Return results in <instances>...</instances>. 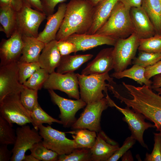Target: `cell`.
<instances>
[{
    "instance_id": "cell-10",
    "label": "cell",
    "mask_w": 161,
    "mask_h": 161,
    "mask_svg": "<svg viewBox=\"0 0 161 161\" xmlns=\"http://www.w3.org/2000/svg\"><path fill=\"white\" fill-rule=\"evenodd\" d=\"M38 131L34 127L31 129L27 124L17 128L11 161H23L26 151L35 143L42 141V137Z\"/></svg>"
},
{
    "instance_id": "cell-50",
    "label": "cell",
    "mask_w": 161,
    "mask_h": 161,
    "mask_svg": "<svg viewBox=\"0 0 161 161\" xmlns=\"http://www.w3.org/2000/svg\"><path fill=\"white\" fill-rule=\"evenodd\" d=\"M153 89L154 90L156 91L158 93V94L159 95H161V87L155 89Z\"/></svg>"
},
{
    "instance_id": "cell-14",
    "label": "cell",
    "mask_w": 161,
    "mask_h": 161,
    "mask_svg": "<svg viewBox=\"0 0 161 161\" xmlns=\"http://www.w3.org/2000/svg\"><path fill=\"white\" fill-rule=\"evenodd\" d=\"M22 35L16 30L7 39H3L0 46V66L18 62L21 56Z\"/></svg>"
},
{
    "instance_id": "cell-36",
    "label": "cell",
    "mask_w": 161,
    "mask_h": 161,
    "mask_svg": "<svg viewBox=\"0 0 161 161\" xmlns=\"http://www.w3.org/2000/svg\"><path fill=\"white\" fill-rule=\"evenodd\" d=\"M58 161H92L90 148H77L68 154L59 155Z\"/></svg>"
},
{
    "instance_id": "cell-37",
    "label": "cell",
    "mask_w": 161,
    "mask_h": 161,
    "mask_svg": "<svg viewBox=\"0 0 161 161\" xmlns=\"http://www.w3.org/2000/svg\"><path fill=\"white\" fill-rule=\"evenodd\" d=\"M137 57L133 59L132 63L144 68L152 65L161 60V53L139 51Z\"/></svg>"
},
{
    "instance_id": "cell-7",
    "label": "cell",
    "mask_w": 161,
    "mask_h": 161,
    "mask_svg": "<svg viewBox=\"0 0 161 161\" xmlns=\"http://www.w3.org/2000/svg\"><path fill=\"white\" fill-rule=\"evenodd\" d=\"M38 130L44 145L59 155L69 154L77 148L74 140L67 138L66 132L56 130L50 126L43 125L39 126Z\"/></svg>"
},
{
    "instance_id": "cell-15",
    "label": "cell",
    "mask_w": 161,
    "mask_h": 161,
    "mask_svg": "<svg viewBox=\"0 0 161 161\" xmlns=\"http://www.w3.org/2000/svg\"><path fill=\"white\" fill-rule=\"evenodd\" d=\"M117 40L96 34H73L63 39L73 43L76 47V52L84 51L103 45L114 46Z\"/></svg>"
},
{
    "instance_id": "cell-6",
    "label": "cell",
    "mask_w": 161,
    "mask_h": 161,
    "mask_svg": "<svg viewBox=\"0 0 161 161\" xmlns=\"http://www.w3.org/2000/svg\"><path fill=\"white\" fill-rule=\"evenodd\" d=\"M110 106L106 97L96 102L87 104L80 117L71 127L73 129H86L98 133L100 131L101 116L103 112Z\"/></svg>"
},
{
    "instance_id": "cell-31",
    "label": "cell",
    "mask_w": 161,
    "mask_h": 161,
    "mask_svg": "<svg viewBox=\"0 0 161 161\" xmlns=\"http://www.w3.org/2000/svg\"><path fill=\"white\" fill-rule=\"evenodd\" d=\"M13 125L0 116V144H14L16 138V131Z\"/></svg>"
},
{
    "instance_id": "cell-39",
    "label": "cell",
    "mask_w": 161,
    "mask_h": 161,
    "mask_svg": "<svg viewBox=\"0 0 161 161\" xmlns=\"http://www.w3.org/2000/svg\"><path fill=\"white\" fill-rule=\"evenodd\" d=\"M136 140L131 135L126 139L122 146L114 153L107 161H117L122 157L135 143Z\"/></svg>"
},
{
    "instance_id": "cell-16",
    "label": "cell",
    "mask_w": 161,
    "mask_h": 161,
    "mask_svg": "<svg viewBox=\"0 0 161 161\" xmlns=\"http://www.w3.org/2000/svg\"><path fill=\"white\" fill-rule=\"evenodd\" d=\"M130 14L134 32L139 39L148 38L156 34L152 22L141 6L131 8Z\"/></svg>"
},
{
    "instance_id": "cell-17",
    "label": "cell",
    "mask_w": 161,
    "mask_h": 161,
    "mask_svg": "<svg viewBox=\"0 0 161 161\" xmlns=\"http://www.w3.org/2000/svg\"><path fill=\"white\" fill-rule=\"evenodd\" d=\"M113 47L101 50L95 58L82 70L81 74H102L109 72L114 69Z\"/></svg>"
},
{
    "instance_id": "cell-42",
    "label": "cell",
    "mask_w": 161,
    "mask_h": 161,
    "mask_svg": "<svg viewBox=\"0 0 161 161\" xmlns=\"http://www.w3.org/2000/svg\"><path fill=\"white\" fill-rule=\"evenodd\" d=\"M160 74H161V60L152 65L145 68V76L148 80Z\"/></svg>"
},
{
    "instance_id": "cell-9",
    "label": "cell",
    "mask_w": 161,
    "mask_h": 161,
    "mask_svg": "<svg viewBox=\"0 0 161 161\" xmlns=\"http://www.w3.org/2000/svg\"><path fill=\"white\" fill-rule=\"evenodd\" d=\"M47 16L44 13L35 10L24 4L17 12L16 30L22 36L37 38L39 27Z\"/></svg>"
},
{
    "instance_id": "cell-44",
    "label": "cell",
    "mask_w": 161,
    "mask_h": 161,
    "mask_svg": "<svg viewBox=\"0 0 161 161\" xmlns=\"http://www.w3.org/2000/svg\"><path fill=\"white\" fill-rule=\"evenodd\" d=\"M6 144H0V161L10 160L12 155V150H9Z\"/></svg>"
},
{
    "instance_id": "cell-18",
    "label": "cell",
    "mask_w": 161,
    "mask_h": 161,
    "mask_svg": "<svg viewBox=\"0 0 161 161\" xmlns=\"http://www.w3.org/2000/svg\"><path fill=\"white\" fill-rule=\"evenodd\" d=\"M67 4L60 3L55 13L47 16V22L43 30L37 38L45 44L56 40V34L64 17Z\"/></svg>"
},
{
    "instance_id": "cell-23",
    "label": "cell",
    "mask_w": 161,
    "mask_h": 161,
    "mask_svg": "<svg viewBox=\"0 0 161 161\" xmlns=\"http://www.w3.org/2000/svg\"><path fill=\"white\" fill-rule=\"evenodd\" d=\"M93 57V55L91 54L62 56L56 72L61 74L74 72Z\"/></svg>"
},
{
    "instance_id": "cell-38",
    "label": "cell",
    "mask_w": 161,
    "mask_h": 161,
    "mask_svg": "<svg viewBox=\"0 0 161 161\" xmlns=\"http://www.w3.org/2000/svg\"><path fill=\"white\" fill-rule=\"evenodd\" d=\"M154 134V144L151 154L147 153L144 160L161 161V134L160 133Z\"/></svg>"
},
{
    "instance_id": "cell-32",
    "label": "cell",
    "mask_w": 161,
    "mask_h": 161,
    "mask_svg": "<svg viewBox=\"0 0 161 161\" xmlns=\"http://www.w3.org/2000/svg\"><path fill=\"white\" fill-rule=\"evenodd\" d=\"M139 51L161 53V35L155 34L153 36L139 39Z\"/></svg>"
},
{
    "instance_id": "cell-2",
    "label": "cell",
    "mask_w": 161,
    "mask_h": 161,
    "mask_svg": "<svg viewBox=\"0 0 161 161\" xmlns=\"http://www.w3.org/2000/svg\"><path fill=\"white\" fill-rule=\"evenodd\" d=\"M130 9L118 1L108 19L95 34L116 39L130 36L134 32L130 16Z\"/></svg>"
},
{
    "instance_id": "cell-47",
    "label": "cell",
    "mask_w": 161,
    "mask_h": 161,
    "mask_svg": "<svg viewBox=\"0 0 161 161\" xmlns=\"http://www.w3.org/2000/svg\"><path fill=\"white\" fill-rule=\"evenodd\" d=\"M161 87V74L157 75L153 77L151 89H153Z\"/></svg>"
},
{
    "instance_id": "cell-46",
    "label": "cell",
    "mask_w": 161,
    "mask_h": 161,
    "mask_svg": "<svg viewBox=\"0 0 161 161\" xmlns=\"http://www.w3.org/2000/svg\"><path fill=\"white\" fill-rule=\"evenodd\" d=\"M142 0H119L126 6L131 8L139 7L141 6Z\"/></svg>"
},
{
    "instance_id": "cell-41",
    "label": "cell",
    "mask_w": 161,
    "mask_h": 161,
    "mask_svg": "<svg viewBox=\"0 0 161 161\" xmlns=\"http://www.w3.org/2000/svg\"><path fill=\"white\" fill-rule=\"evenodd\" d=\"M43 13L47 16L54 13L55 8L58 4L64 2L66 0H41Z\"/></svg>"
},
{
    "instance_id": "cell-4",
    "label": "cell",
    "mask_w": 161,
    "mask_h": 161,
    "mask_svg": "<svg viewBox=\"0 0 161 161\" xmlns=\"http://www.w3.org/2000/svg\"><path fill=\"white\" fill-rule=\"evenodd\" d=\"M139 39L134 32L126 38L117 40L113 51L114 72L122 71L131 64L138 49Z\"/></svg>"
},
{
    "instance_id": "cell-33",
    "label": "cell",
    "mask_w": 161,
    "mask_h": 161,
    "mask_svg": "<svg viewBox=\"0 0 161 161\" xmlns=\"http://www.w3.org/2000/svg\"><path fill=\"white\" fill-rule=\"evenodd\" d=\"M49 74L44 69L40 68L36 70L23 85L29 88L40 90L48 79Z\"/></svg>"
},
{
    "instance_id": "cell-51",
    "label": "cell",
    "mask_w": 161,
    "mask_h": 161,
    "mask_svg": "<svg viewBox=\"0 0 161 161\" xmlns=\"http://www.w3.org/2000/svg\"><path fill=\"white\" fill-rule=\"evenodd\" d=\"M156 130L157 131H160V133L161 134V126H160L156 128Z\"/></svg>"
},
{
    "instance_id": "cell-27",
    "label": "cell",
    "mask_w": 161,
    "mask_h": 161,
    "mask_svg": "<svg viewBox=\"0 0 161 161\" xmlns=\"http://www.w3.org/2000/svg\"><path fill=\"white\" fill-rule=\"evenodd\" d=\"M78 130L76 131L66 132L75 134H72V137L76 148H91L94 145L97 137L96 132L86 129Z\"/></svg>"
},
{
    "instance_id": "cell-30",
    "label": "cell",
    "mask_w": 161,
    "mask_h": 161,
    "mask_svg": "<svg viewBox=\"0 0 161 161\" xmlns=\"http://www.w3.org/2000/svg\"><path fill=\"white\" fill-rule=\"evenodd\" d=\"M35 158L40 161H58L59 155L45 147L42 142L35 143L29 150Z\"/></svg>"
},
{
    "instance_id": "cell-43",
    "label": "cell",
    "mask_w": 161,
    "mask_h": 161,
    "mask_svg": "<svg viewBox=\"0 0 161 161\" xmlns=\"http://www.w3.org/2000/svg\"><path fill=\"white\" fill-rule=\"evenodd\" d=\"M24 4L23 0H0V6H10L17 12L22 8Z\"/></svg>"
},
{
    "instance_id": "cell-52",
    "label": "cell",
    "mask_w": 161,
    "mask_h": 161,
    "mask_svg": "<svg viewBox=\"0 0 161 161\" xmlns=\"http://www.w3.org/2000/svg\"><path fill=\"white\" fill-rule=\"evenodd\" d=\"M159 1H160V4L161 7V0H159Z\"/></svg>"
},
{
    "instance_id": "cell-34",
    "label": "cell",
    "mask_w": 161,
    "mask_h": 161,
    "mask_svg": "<svg viewBox=\"0 0 161 161\" xmlns=\"http://www.w3.org/2000/svg\"><path fill=\"white\" fill-rule=\"evenodd\" d=\"M38 90L29 88L25 86L20 94L21 102L28 111L32 112L39 104L38 101Z\"/></svg>"
},
{
    "instance_id": "cell-19",
    "label": "cell",
    "mask_w": 161,
    "mask_h": 161,
    "mask_svg": "<svg viewBox=\"0 0 161 161\" xmlns=\"http://www.w3.org/2000/svg\"><path fill=\"white\" fill-rule=\"evenodd\" d=\"M57 41L55 40L45 44L38 61L41 68L49 74L55 72L62 57L58 48Z\"/></svg>"
},
{
    "instance_id": "cell-8",
    "label": "cell",
    "mask_w": 161,
    "mask_h": 161,
    "mask_svg": "<svg viewBox=\"0 0 161 161\" xmlns=\"http://www.w3.org/2000/svg\"><path fill=\"white\" fill-rule=\"evenodd\" d=\"M106 97L108 100L110 107H115L124 116L123 120L127 123L131 132V136L143 147L148 149L145 143L143 135L144 131L150 128H155V125L145 122V116L142 114L126 107L125 108L117 106L111 99L108 94Z\"/></svg>"
},
{
    "instance_id": "cell-21",
    "label": "cell",
    "mask_w": 161,
    "mask_h": 161,
    "mask_svg": "<svg viewBox=\"0 0 161 161\" xmlns=\"http://www.w3.org/2000/svg\"><path fill=\"white\" fill-rule=\"evenodd\" d=\"M23 47L18 61L26 62H38L40 53L45 44L36 38L22 36Z\"/></svg>"
},
{
    "instance_id": "cell-24",
    "label": "cell",
    "mask_w": 161,
    "mask_h": 161,
    "mask_svg": "<svg viewBox=\"0 0 161 161\" xmlns=\"http://www.w3.org/2000/svg\"><path fill=\"white\" fill-rule=\"evenodd\" d=\"M1 31L9 38L16 30L17 11L8 6H0Z\"/></svg>"
},
{
    "instance_id": "cell-40",
    "label": "cell",
    "mask_w": 161,
    "mask_h": 161,
    "mask_svg": "<svg viewBox=\"0 0 161 161\" xmlns=\"http://www.w3.org/2000/svg\"><path fill=\"white\" fill-rule=\"evenodd\" d=\"M57 45L59 51L62 56L76 53V47L72 43L64 40L57 41Z\"/></svg>"
},
{
    "instance_id": "cell-26",
    "label": "cell",
    "mask_w": 161,
    "mask_h": 161,
    "mask_svg": "<svg viewBox=\"0 0 161 161\" xmlns=\"http://www.w3.org/2000/svg\"><path fill=\"white\" fill-rule=\"evenodd\" d=\"M141 7L152 22L156 34L161 35V7L159 0H142Z\"/></svg>"
},
{
    "instance_id": "cell-22",
    "label": "cell",
    "mask_w": 161,
    "mask_h": 161,
    "mask_svg": "<svg viewBox=\"0 0 161 161\" xmlns=\"http://www.w3.org/2000/svg\"><path fill=\"white\" fill-rule=\"evenodd\" d=\"M119 148L118 144L114 145L106 142L97 133L95 142L90 148L92 161H107Z\"/></svg>"
},
{
    "instance_id": "cell-35",
    "label": "cell",
    "mask_w": 161,
    "mask_h": 161,
    "mask_svg": "<svg viewBox=\"0 0 161 161\" xmlns=\"http://www.w3.org/2000/svg\"><path fill=\"white\" fill-rule=\"evenodd\" d=\"M18 75L20 83H23L41 67L38 62H17Z\"/></svg>"
},
{
    "instance_id": "cell-3",
    "label": "cell",
    "mask_w": 161,
    "mask_h": 161,
    "mask_svg": "<svg viewBox=\"0 0 161 161\" xmlns=\"http://www.w3.org/2000/svg\"><path fill=\"white\" fill-rule=\"evenodd\" d=\"M80 89V98L87 104L98 101L104 97L102 91L107 93L112 86L106 83H115L109 73L85 75L77 73Z\"/></svg>"
},
{
    "instance_id": "cell-28",
    "label": "cell",
    "mask_w": 161,
    "mask_h": 161,
    "mask_svg": "<svg viewBox=\"0 0 161 161\" xmlns=\"http://www.w3.org/2000/svg\"><path fill=\"white\" fill-rule=\"evenodd\" d=\"M143 115L146 119L154 123L156 128L161 126V95L155 97L149 101Z\"/></svg>"
},
{
    "instance_id": "cell-11",
    "label": "cell",
    "mask_w": 161,
    "mask_h": 161,
    "mask_svg": "<svg viewBox=\"0 0 161 161\" xmlns=\"http://www.w3.org/2000/svg\"><path fill=\"white\" fill-rule=\"evenodd\" d=\"M78 80L74 72L61 74L55 71L49 74L43 87L46 89L58 90L63 92L70 97L80 98Z\"/></svg>"
},
{
    "instance_id": "cell-49",
    "label": "cell",
    "mask_w": 161,
    "mask_h": 161,
    "mask_svg": "<svg viewBox=\"0 0 161 161\" xmlns=\"http://www.w3.org/2000/svg\"><path fill=\"white\" fill-rule=\"evenodd\" d=\"M87 0L93 7H94L101 0Z\"/></svg>"
},
{
    "instance_id": "cell-13",
    "label": "cell",
    "mask_w": 161,
    "mask_h": 161,
    "mask_svg": "<svg viewBox=\"0 0 161 161\" xmlns=\"http://www.w3.org/2000/svg\"><path fill=\"white\" fill-rule=\"evenodd\" d=\"M24 87L19 80L17 62L0 66V101L8 95L20 93Z\"/></svg>"
},
{
    "instance_id": "cell-5",
    "label": "cell",
    "mask_w": 161,
    "mask_h": 161,
    "mask_svg": "<svg viewBox=\"0 0 161 161\" xmlns=\"http://www.w3.org/2000/svg\"><path fill=\"white\" fill-rule=\"evenodd\" d=\"M20 94L8 95L0 101V115L11 124L21 126L32 123L30 112L22 104Z\"/></svg>"
},
{
    "instance_id": "cell-48",
    "label": "cell",
    "mask_w": 161,
    "mask_h": 161,
    "mask_svg": "<svg viewBox=\"0 0 161 161\" xmlns=\"http://www.w3.org/2000/svg\"><path fill=\"white\" fill-rule=\"evenodd\" d=\"M23 161H39L31 154L29 155H25Z\"/></svg>"
},
{
    "instance_id": "cell-45",
    "label": "cell",
    "mask_w": 161,
    "mask_h": 161,
    "mask_svg": "<svg viewBox=\"0 0 161 161\" xmlns=\"http://www.w3.org/2000/svg\"><path fill=\"white\" fill-rule=\"evenodd\" d=\"M24 4L37 10L43 12L41 0H23Z\"/></svg>"
},
{
    "instance_id": "cell-25",
    "label": "cell",
    "mask_w": 161,
    "mask_h": 161,
    "mask_svg": "<svg viewBox=\"0 0 161 161\" xmlns=\"http://www.w3.org/2000/svg\"><path fill=\"white\" fill-rule=\"evenodd\" d=\"M145 68L137 64L134 65L129 69L118 72H114L110 76L117 79L124 77L131 79L141 85L143 84L151 88L152 81L147 79L145 76Z\"/></svg>"
},
{
    "instance_id": "cell-29",
    "label": "cell",
    "mask_w": 161,
    "mask_h": 161,
    "mask_svg": "<svg viewBox=\"0 0 161 161\" xmlns=\"http://www.w3.org/2000/svg\"><path fill=\"white\" fill-rule=\"evenodd\" d=\"M30 115L32 120L33 127L38 130V127L43 123H47L49 125L53 123L62 124L60 120L54 118L44 111L39 104L30 112Z\"/></svg>"
},
{
    "instance_id": "cell-20",
    "label": "cell",
    "mask_w": 161,
    "mask_h": 161,
    "mask_svg": "<svg viewBox=\"0 0 161 161\" xmlns=\"http://www.w3.org/2000/svg\"><path fill=\"white\" fill-rule=\"evenodd\" d=\"M119 0H101L94 7L92 27L87 34H93L109 18Z\"/></svg>"
},
{
    "instance_id": "cell-12",
    "label": "cell",
    "mask_w": 161,
    "mask_h": 161,
    "mask_svg": "<svg viewBox=\"0 0 161 161\" xmlns=\"http://www.w3.org/2000/svg\"><path fill=\"white\" fill-rule=\"evenodd\" d=\"M52 102L59 107L60 114L59 117L64 127H71L76 121L75 115L80 109L87 104L80 98L76 100L66 99L57 94L53 90H48Z\"/></svg>"
},
{
    "instance_id": "cell-1",
    "label": "cell",
    "mask_w": 161,
    "mask_h": 161,
    "mask_svg": "<svg viewBox=\"0 0 161 161\" xmlns=\"http://www.w3.org/2000/svg\"><path fill=\"white\" fill-rule=\"evenodd\" d=\"M94 8L87 0H70L67 4L56 40L64 39L73 34H87L92 25Z\"/></svg>"
}]
</instances>
